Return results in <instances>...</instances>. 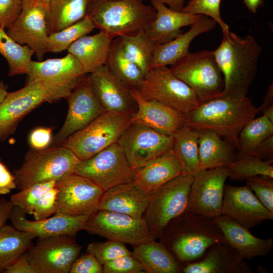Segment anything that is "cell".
Returning a JSON list of instances; mask_svg holds the SVG:
<instances>
[{"label":"cell","instance_id":"836d02e7","mask_svg":"<svg viewBox=\"0 0 273 273\" xmlns=\"http://www.w3.org/2000/svg\"><path fill=\"white\" fill-rule=\"evenodd\" d=\"M92 0H51L48 5L50 34L84 18Z\"/></svg>","mask_w":273,"mask_h":273},{"label":"cell","instance_id":"6125c7cd","mask_svg":"<svg viewBox=\"0 0 273 273\" xmlns=\"http://www.w3.org/2000/svg\"><path fill=\"white\" fill-rule=\"evenodd\" d=\"M139 1L140 2H142V3H143V1L144 0H139Z\"/></svg>","mask_w":273,"mask_h":273},{"label":"cell","instance_id":"9a60e30c","mask_svg":"<svg viewBox=\"0 0 273 273\" xmlns=\"http://www.w3.org/2000/svg\"><path fill=\"white\" fill-rule=\"evenodd\" d=\"M56 213L90 216L97 210L104 191L90 179L74 172L56 181Z\"/></svg>","mask_w":273,"mask_h":273},{"label":"cell","instance_id":"cb8c5ba5","mask_svg":"<svg viewBox=\"0 0 273 273\" xmlns=\"http://www.w3.org/2000/svg\"><path fill=\"white\" fill-rule=\"evenodd\" d=\"M150 193L133 180L112 187L104 192L97 210L125 214L136 218L143 217Z\"/></svg>","mask_w":273,"mask_h":273},{"label":"cell","instance_id":"2e32d148","mask_svg":"<svg viewBox=\"0 0 273 273\" xmlns=\"http://www.w3.org/2000/svg\"><path fill=\"white\" fill-rule=\"evenodd\" d=\"M7 34L16 42L27 46L41 61L50 35L48 5L36 0H23L21 11Z\"/></svg>","mask_w":273,"mask_h":273},{"label":"cell","instance_id":"9c48e42d","mask_svg":"<svg viewBox=\"0 0 273 273\" xmlns=\"http://www.w3.org/2000/svg\"><path fill=\"white\" fill-rule=\"evenodd\" d=\"M170 69L195 92L200 103L218 96L223 90V76L213 51L189 52Z\"/></svg>","mask_w":273,"mask_h":273},{"label":"cell","instance_id":"5b68a950","mask_svg":"<svg viewBox=\"0 0 273 273\" xmlns=\"http://www.w3.org/2000/svg\"><path fill=\"white\" fill-rule=\"evenodd\" d=\"M76 86L36 78L8 92L0 104V141L13 134L22 118L35 108L44 102L67 99Z\"/></svg>","mask_w":273,"mask_h":273},{"label":"cell","instance_id":"277c9868","mask_svg":"<svg viewBox=\"0 0 273 273\" xmlns=\"http://www.w3.org/2000/svg\"><path fill=\"white\" fill-rule=\"evenodd\" d=\"M87 16L96 28L114 39L146 31L156 11L139 0H92Z\"/></svg>","mask_w":273,"mask_h":273},{"label":"cell","instance_id":"ee69618b","mask_svg":"<svg viewBox=\"0 0 273 273\" xmlns=\"http://www.w3.org/2000/svg\"><path fill=\"white\" fill-rule=\"evenodd\" d=\"M221 0H190L182 12L193 15L207 16L213 19L221 28L222 32L230 31L220 11Z\"/></svg>","mask_w":273,"mask_h":273},{"label":"cell","instance_id":"44dd1931","mask_svg":"<svg viewBox=\"0 0 273 273\" xmlns=\"http://www.w3.org/2000/svg\"><path fill=\"white\" fill-rule=\"evenodd\" d=\"M130 92L136 104V110L131 115V123L169 135H172L185 124V114L162 103L146 100L138 90Z\"/></svg>","mask_w":273,"mask_h":273},{"label":"cell","instance_id":"e575fe53","mask_svg":"<svg viewBox=\"0 0 273 273\" xmlns=\"http://www.w3.org/2000/svg\"><path fill=\"white\" fill-rule=\"evenodd\" d=\"M105 65L130 90L139 89L145 75L126 56L119 37L112 39Z\"/></svg>","mask_w":273,"mask_h":273},{"label":"cell","instance_id":"c3c4849f","mask_svg":"<svg viewBox=\"0 0 273 273\" xmlns=\"http://www.w3.org/2000/svg\"><path fill=\"white\" fill-rule=\"evenodd\" d=\"M23 0H0V27H10L20 14Z\"/></svg>","mask_w":273,"mask_h":273},{"label":"cell","instance_id":"ba28073f","mask_svg":"<svg viewBox=\"0 0 273 273\" xmlns=\"http://www.w3.org/2000/svg\"><path fill=\"white\" fill-rule=\"evenodd\" d=\"M193 180V176L181 173L150 193L144 218L155 239H160L169 222L187 209Z\"/></svg>","mask_w":273,"mask_h":273},{"label":"cell","instance_id":"6f0895ef","mask_svg":"<svg viewBox=\"0 0 273 273\" xmlns=\"http://www.w3.org/2000/svg\"><path fill=\"white\" fill-rule=\"evenodd\" d=\"M151 1H158L167 5L169 8L173 10L181 11L184 8V0H151Z\"/></svg>","mask_w":273,"mask_h":273},{"label":"cell","instance_id":"60d3db41","mask_svg":"<svg viewBox=\"0 0 273 273\" xmlns=\"http://www.w3.org/2000/svg\"><path fill=\"white\" fill-rule=\"evenodd\" d=\"M95 28L87 15L80 21L59 31L50 34L47 43V52L58 53L67 50L76 40L91 32Z\"/></svg>","mask_w":273,"mask_h":273},{"label":"cell","instance_id":"11a10c76","mask_svg":"<svg viewBox=\"0 0 273 273\" xmlns=\"http://www.w3.org/2000/svg\"><path fill=\"white\" fill-rule=\"evenodd\" d=\"M263 115L273 121V86L271 83L268 87L261 106L258 108Z\"/></svg>","mask_w":273,"mask_h":273},{"label":"cell","instance_id":"d6986e66","mask_svg":"<svg viewBox=\"0 0 273 273\" xmlns=\"http://www.w3.org/2000/svg\"><path fill=\"white\" fill-rule=\"evenodd\" d=\"M221 214L249 229L273 219V213L263 205L247 186L225 185Z\"/></svg>","mask_w":273,"mask_h":273},{"label":"cell","instance_id":"681fc988","mask_svg":"<svg viewBox=\"0 0 273 273\" xmlns=\"http://www.w3.org/2000/svg\"><path fill=\"white\" fill-rule=\"evenodd\" d=\"M70 273H102L103 265L92 254L78 256L73 263Z\"/></svg>","mask_w":273,"mask_h":273},{"label":"cell","instance_id":"4316f807","mask_svg":"<svg viewBox=\"0 0 273 273\" xmlns=\"http://www.w3.org/2000/svg\"><path fill=\"white\" fill-rule=\"evenodd\" d=\"M26 75L27 82L42 78L61 84L77 85L86 74L77 59L68 53L62 58L31 61Z\"/></svg>","mask_w":273,"mask_h":273},{"label":"cell","instance_id":"7c38bea8","mask_svg":"<svg viewBox=\"0 0 273 273\" xmlns=\"http://www.w3.org/2000/svg\"><path fill=\"white\" fill-rule=\"evenodd\" d=\"M84 230L108 240L134 247L155 239L144 217L136 218L109 211L98 210L89 216Z\"/></svg>","mask_w":273,"mask_h":273},{"label":"cell","instance_id":"e0dca14e","mask_svg":"<svg viewBox=\"0 0 273 273\" xmlns=\"http://www.w3.org/2000/svg\"><path fill=\"white\" fill-rule=\"evenodd\" d=\"M228 178L229 173L225 167L198 171L193 175L188 209L211 219L220 216Z\"/></svg>","mask_w":273,"mask_h":273},{"label":"cell","instance_id":"f1b7e54d","mask_svg":"<svg viewBox=\"0 0 273 273\" xmlns=\"http://www.w3.org/2000/svg\"><path fill=\"white\" fill-rule=\"evenodd\" d=\"M112 39L100 31L80 37L67 51L77 59L85 74H90L106 64Z\"/></svg>","mask_w":273,"mask_h":273},{"label":"cell","instance_id":"f5cc1de1","mask_svg":"<svg viewBox=\"0 0 273 273\" xmlns=\"http://www.w3.org/2000/svg\"><path fill=\"white\" fill-rule=\"evenodd\" d=\"M4 273H37L31 264L26 253L20 256Z\"/></svg>","mask_w":273,"mask_h":273},{"label":"cell","instance_id":"f6af8a7d","mask_svg":"<svg viewBox=\"0 0 273 273\" xmlns=\"http://www.w3.org/2000/svg\"><path fill=\"white\" fill-rule=\"evenodd\" d=\"M246 186L255 194L263 205L273 213V178L257 175L246 179Z\"/></svg>","mask_w":273,"mask_h":273},{"label":"cell","instance_id":"d590c367","mask_svg":"<svg viewBox=\"0 0 273 273\" xmlns=\"http://www.w3.org/2000/svg\"><path fill=\"white\" fill-rule=\"evenodd\" d=\"M32 234L5 224L0 229V273H4L33 244Z\"/></svg>","mask_w":273,"mask_h":273},{"label":"cell","instance_id":"7bdbcfd3","mask_svg":"<svg viewBox=\"0 0 273 273\" xmlns=\"http://www.w3.org/2000/svg\"><path fill=\"white\" fill-rule=\"evenodd\" d=\"M86 252L93 254L103 265L106 262L126 255L132 254L125 244L113 240L94 242L87 245Z\"/></svg>","mask_w":273,"mask_h":273},{"label":"cell","instance_id":"f907efd6","mask_svg":"<svg viewBox=\"0 0 273 273\" xmlns=\"http://www.w3.org/2000/svg\"><path fill=\"white\" fill-rule=\"evenodd\" d=\"M51 128L39 127L33 130L29 136V143L35 150L45 149L50 145L52 141Z\"/></svg>","mask_w":273,"mask_h":273},{"label":"cell","instance_id":"91938a15","mask_svg":"<svg viewBox=\"0 0 273 273\" xmlns=\"http://www.w3.org/2000/svg\"><path fill=\"white\" fill-rule=\"evenodd\" d=\"M8 86L5 84L3 81H0V104L4 101L8 93L7 91Z\"/></svg>","mask_w":273,"mask_h":273},{"label":"cell","instance_id":"6da1fadb","mask_svg":"<svg viewBox=\"0 0 273 273\" xmlns=\"http://www.w3.org/2000/svg\"><path fill=\"white\" fill-rule=\"evenodd\" d=\"M222 34L220 44L213 51L224 79L219 95L242 99L255 78L262 49L252 36L242 37L230 30Z\"/></svg>","mask_w":273,"mask_h":273},{"label":"cell","instance_id":"52a82bcc","mask_svg":"<svg viewBox=\"0 0 273 273\" xmlns=\"http://www.w3.org/2000/svg\"><path fill=\"white\" fill-rule=\"evenodd\" d=\"M129 114L105 111L82 129L68 138L62 144L80 160L93 157L117 143L131 124Z\"/></svg>","mask_w":273,"mask_h":273},{"label":"cell","instance_id":"bcb514c9","mask_svg":"<svg viewBox=\"0 0 273 273\" xmlns=\"http://www.w3.org/2000/svg\"><path fill=\"white\" fill-rule=\"evenodd\" d=\"M142 264L132 254L115 258L103 265L104 273H141L144 272Z\"/></svg>","mask_w":273,"mask_h":273},{"label":"cell","instance_id":"5bb4252c","mask_svg":"<svg viewBox=\"0 0 273 273\" xmlns=\"http://www.w3.org/2000/svg\"><path fill=\"white\" fill-rule=\"evenodd\" d=\"M173 143L172 135L133 123L130 124L117 141L134 170L172 150Z\"/></svg>","mask_w":273,"mask_h":273},{"label":"cell","instance_id":"3957f363","mask_svg":"<svg viewBox=\"0 0 273 273\" xmlns=\"http://www.w3.org/2000/svg\"><path fill=\"white\" fill-rule=\"evenodd\" d=\"M160 240L183 264L199 259L214 244L228 243L212 219L196 214L188 208L169 222Z\"/></svg>","mask_w":273,"mask_h":273},{"label":"cell","instance_id":"b9f144b4","mask_svg":"<svg viewBox=\"0 0 273 273\" xmlns=\"http://www.w3.org/2000/svg\"><path fill=\"white\" fill-rule=\"evenodd\" d=\"M56 184V180L34 184L11 195L10 200L13 206H17L25 214L32 215L35 205L40 198Z\"/></svg>","mask_w":273,"mask_h":273},{"label":"cell","instance_id":"94428289","mask_svg":"<svg viewBox=\"0 0 273 273\" xmlns=\"http://www.w3.org/2000/svg\"><path fill=\"white\" fill-rule=\"evenodd\" d=\"M39 3L48 5L51 0H36Z\"/></svg>","mask_w":273,"mask_h":273},{"label":"cell","instance_id":"8d00e7d4","mask_svg":"<svg viewBox=\"0 0 273 273\" xmlns=\"http://www.w3.org/2000/svg\"><path fill=\"white\" fill-rule=\"evenodd\" d=\"M0 54L9 65L8 75L27 74L34 52L26 45H21L14 41L0 27Z\"/></svg>","mask_w":273,"mask_h":273},{"label":"cell","instance_id":"7402d4cb","mask_svg":"<svg viewBox=\"0 0 273 273\" xmlns=\"http://www.w3.org/2000/svg\"><path fill=\"white\" fill-rule=\"evenodd\" d=\"M92 89L106 111L132 115L136 104L130 90L104 65L89 75Z\"/></svg>","mask_w":273,"mask_h":273},{"label":"cell","instance_id":"db71d44e","mask_svg":"<svg viewBox=\"0 0 273 273\" xmlns=\"http://www.w3.org/2000/svg\"><path fill=\"white\" fill-rule=\"evenodd\" d=\"M245 155H251L265 160H273V135L264 140L250 153Z\"/></svg>","mask_w":273,"mask_h":273},{"label":"cell","instance_id":"ac0fdd59","mask_svg":"<svg viewBox=\"0 0 273 273\" xmlns=\"http://www.w3.org/2000/svg\"><path fill=\"white\" fill-rule=\"evenodd\" d=\"M68 111L64 124L53 140V146H60L70 135L82 129L106 110L96 96L89 75L67 98Z\"/></svg>","mask_w":273,"mask_h":273},{"label":"cell","instance_id":"74e56055","mask_svg":"<svg viewBox=\"0 0 273 273\" xmlns=\"http://www.w3.org/2000/svg\"><path fill=\"white\" fill-rule=\"evenodd\" d=\"M273 135V121L262 115L249 121L238 136L237 155H247L261 143Z\"/></svg>","mask_w":273,"mask_h":273},{"label":"cell","instance_id":"9f6ffc18","mask_svg":"<svg viewBox=\"0 0 273 273\" xmlns=\"http://www.w3.org/2000/svg\"><path fill=\"white\" fill-rule=\"evenodd\" d=\"M13 205L10 200L3 197L0 199V229L3 227L8 219Z\"/></svg>","mask_w":273,"mask_h":273},{"label":"cell","instance_id":"30bf717a","mask_svg":"<svg viewBox=\"0 0 273 273\" xmlns=\"http://www.w3.org/2000/svg\"><path fill=\"white\" fill-rule=\"evenodd\" d=\"M138 91L146 100L162 103L185 115L200 104L195 92L167 66L151 69Z\"/></svg>","mask_w":273,"mask_h":273},{"label":"cell","instance_id":"8992f818","mask_svg":"<svg viewBox=\"0 0 273 273\" xmlns=\"http://www.w3.org/2000/svg\"><path fill=\"white\" fill-rule=\"evenodd\" d=\"M80 160L63 146L28 152L21 166L14 170L17 188L21 190L34 184L58 180L73 173Z\"/></svg>","mask_w":273,"mask_h":273},{"label":"cell","instance_id":"1f68e13d","mask_svg":"<svg viewBox=\"0 0 273 273\" xmlns=\"http://www.w3.org/2000/svg\"><path fill=\"white\" fill-rule=\"evenodd\" d=\"M133 256L148 273L183 272L185 264L178 261L160 242L155 239L134 248Z\"/></svg>","mask_w":273,"mask_h":273},{"label":"cell","instance_id":"d4e9b609","mask_svg":"<svg viewBox=\"0 0 273 273\" xmlns=\"http://www.w3.org/2000/svg\"><path fill=\"white\" fill-rule=\"evenodd\" d=\"M219 227L227 243L248 260L267 255L273 248L271 238L265 239L254 236L249 229L231 218L221 215L212 219Z\"/></svg>","mask_w":273,"mask_h":273},{"label":"cell","instance_id":"83f0119b","mask_svg":"<svg viewBox=\"0 0 273 273\" xmlns=\"http://www.w3.org/2000/svg\"><path fill=\"white\" fill-rule=\"evenodd\" d=\"M216 22L204 15L191 25L186 33L162 44H155L151 62V69L158 66L172 65L189 53L192 40L198 35L213 30Z\"/></svg>","mask_w":273,"mask_h":273},{"label":"cell","instance_id":"d6a6232c","mask_svg":"<svg viewBox=\"0 0 273 273\" xmlns=\"http://www.w3.org/2000/svg\"><path fill=\"white\" fill-rule=\"evenodd\" d=\"M200 133L199 130L185 124L172 135V151L183 174L193 176L199 171Z\"/></svg>","mask_w":273,"mask_h":273},{"label":"cell","instance_id":"ab89813d","mask_svg":"<svg viewBox=\"0 0 273 273\" xmlns=\"http://www.w3.org/2000/svg\"><path fill=\"white\" fill-rule=\"evenodd\" d=\"M273 160H265L251 155H237L225 167L229 178L242 180L257 175L273 178Z\"/></svg>","mask_w":273,"mask_h":273},{"label":"cell","instance_id":"816d5d0a","mask_svg":"<svg viewBox=\"0 0 273 273\" xmlns=\"http://www.w3.org/2000/svg\"><path fill=\"white\" fill-rule=\"evenodd\" d=\"M17 188L16 179L0 158V196L9 194Z\"/></svg>","mask_w":273,"mask_h":273},{"label":"cell","instance_id":"4dcf8cb0","mask_svg":"<svg viewBox=\"0 0 273 273\" xmlns=\"http://www.w3.org/2000/svg\"><path fill=\"white\" fill-rule=\"evenodd\" d=\"M199 170L225 167L235 158L236 148L216 133L200 131Z\"/></svg>","mask_w":273,"mask_h":273},{"label":"cell","instance_id":"7dc6e473","mask_svg":"<svg viewBox=\"0 0 273 273\" xmlns=\"http://www.w3.org/2000/svg\"><path fill=\"white\" fill-rule=\"evenodd\" d=\"M58 190L55 186L47 191L35 205L32 215L35 220H41L55 214L57 209Z\"/></svg>","mask_w":273,"mask_h":273},{"label":"cell","instance_id":"8fae6325","mask_svg":"<svg viewBox=\"0 0 273 273\" xmlns=\"http://www.w3.org/2000/svg\"><path fill=\"white\" fill-rule=\"evenodd\" d=\"M74 172L90 179L105 191L133 181L135 170L117 142L90 158L80 160Z\"/></svg>","mask_w":273,"mask_h":273},{"label":"cell","instance_id":"f546056e","mask_svg":"<svg viewBox=\"0 0 273 273\" xmlns=\"http://www.w3.org/2000/svg\"><path fill=\"white\" fill-rule=\"evenodd\" d=\"M182 173L172 150L135 170L133 181L150 193Z\"/></svg>","mask_w":273,"mask_h":273},{"label":"cell","instance_id":"484cf974","mask_svg":"<svg viewBox=\"0 0 273 273\" xmlns=\"http://www.w3.org/2000/svg\"><path fill=\"white\" fill-rule=\"evenodd\" d=\"M151 2L156 11V16L146 32L156 44L165 43L176 38L183 33L181 28L191 26L204 16L173 10L161 2Z\"/></svg>","mask_w":273,"mask_h":273},{"label":"cell","instance_id":"4fadbf2b","mask_svg":"<svg viewBox=\"0 0 273 273\" xmlns=\"http://www.w3.org/2000/svg\"><path fill=\"white\" fill-rule=\"evenodd\" d=\"M75 237L61 235L38 239L26 252L37 273H68L82 247Z\"/></svg>","mask_w":273,"mask_h":273},{"label":"cell","instance_id":"7a4b0ae2","mask_svg":"<svg viewBox=\"0 0 273 273\" xmlns=\"http://www.w3.org/2000/svg\"><path fill=\"white\" fill-rule=\"evenodd\" d=\"M259 112L247 97L236 99L219 95L186 114L185 124L199 131H212L237 149L242 129Z\"/></svg>","mask_w":273,"mask_h":273},{"label":"cell","instance_id":"f35d334b","mask_svg":"<svg viewBox=\"0 0 273 273\" xmlns=\"http://www.w3.org/2000/svg\"><path fill=\"white\" fill-rule=\"evenodd\" d=\"M118 37L126 56L145 75L151 70L155 43L150 39L146 31L133 36Z\"/></svg>","mask_w":273,"mask_h":273},{"label":"cell","instance_id":"ffe728a7","mask_svg":"<svg viewBox=\"0 0 273 273\" xmlns=\"http://www.w3.org/2000/svg\"><path fill=\"white\" fill-rule=\"evenodd\" d=\"M26 214L17 206H13L9 219L18 230L29 233L38 239L61 235L75 237L84 230L89 216L55 213L51 217L31 220L26 218Z\"/></svg>","mask_w":273,"mask_h":273},{"label":"cell","instance_id":"680465c9","mask_svg":"<svg viewBox=\"0 0 273 273\" xmlns=\"http://www.w3.org/2000/svg\"><path fill=\"white\" fill-rule=\"evenodd\" d=\"M249 10L255 13L258 8L262 4V0H244Z\"/></svg>","mask_w":273,"mask_h":273},{"label":"cell","instance_id":"603a6c76","mask_svg":"<svg viewBox=\"0 0 273 273\" xmlns=\"http://www.w3.org/2000/svg\"><path fill=\"white\" fill-rule=\"evenodd\" d=\"M244 257L228 243H217L209 247L198 260L186 263L184 273H253Z\"/></svg>","mask_w":273,"mask_h":273}]
</instances>
